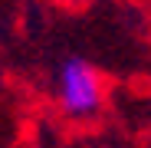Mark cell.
I'll return each instance as SVG.
<instances>
[{
  "label": "cell",
  "instance_id": "6da1fadb",
  "mask_svg": "<svg viewBox=\"0 0 151 148\" xmlns=\"http://www.w3.org/2000/svg\"><path fill=\"white\" fill-rule=\"evenodd\" d=\"M56 99L69 118H95L105 105V89H102L99 69L82 56L63 59L56 72Z\"/></svg>",
  "mask_w": 151,
  "mask_h": 148
},
{
  "label": "cell",
  "instance_id": "7a4b0ae2",
  "mask_svg": "<svg viewBox=\"0 0 151 148\" xmlns=\"http://www.w3.org/2000/svg\"><path fill=\"white\" fill-rule=\"evenodd\" d=\"M63 4H69V7H82V4H89V0H63Z\"/></svg>",
  "mask_w": 151,
  "mask_h": 148
}]
</instances>
